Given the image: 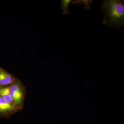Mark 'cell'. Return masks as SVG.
Instances as JSON below:
<instances>
[{"mask_svg":"<svg viewBox=\"0 0 124 124\" xmlns=\"http://www.w3.org/2000/svg\"><path fill=\"white\" fill-rule=\"evenodd\" d=\"M104 19L103 23L110 27L120 28L124 24V1L104 0L101 6Z\"/></svg>","mask_w":124,"mask_h":124,"instance_id":"obj_1","label":"cell"},{"mask_svg":"<svg viewBox=\"0 0 124 124\" xmlns=\"http://www.w3.org/2000/svg\"><path fill=\"white\" fill-rule=\"evenodd\" d=\"M9 92L13 100L16 104H20L22 100V92L20 86L16 84H14L9 87Z\"/></svg>","mask_w":124,"mask_h":124,"instance_id":"obj_2","label":"cell"},{"mask_svg":"<svg viewBox=\"0 0 124 124\" xmlns=\"http://www.w3.org/2000/svg\"><path fill=\"white\" fill-rule=\"evenodd\" d=\"M0 96L2 97L6 101L12 105L11 103L13 102L10 94L9 87L0 89Z\"/></svg>","mask_w":124,"mask_h":124,"instance_id":"obj_3","label":"cell"},{"mask_svg":"<svg viewBox=\"0 0 124 124\" xmlns=\"http://www.w3.org/2000/svg\"><path fill=\"white\" fill-rule=\"evenodd\" d=\"M11 76L5 72H0V85H5L9 84L12 81Z\"/></svg>","mask_w":124,"mask_h":124,"instance_id":"obj_4","label":"cell"},{"mask_svg":"<svg viewBox=\"0 0 124 124\" xmlns=\"http://www.w3.org/2000/svg\"><path fill=\"white\" fill-rule=\"evenodd\" d=\"M13 109L12 105L7 103L0 96V112H4Z\"/></svg>","mask_w":124,"mask_h":124,"instance_id":"obj_5","label":"cell"},{"mask_svg":"<svg viewBox=\"0 0 124 124\" xmlns=\"http://www.w3.org/2000/svg\"><path fill=\"white\" fill-rule=\"evenodd\" d=\"M93 1L92 0H75L72 1V3L74 4L84 5L85 9L86 10H89L91 9L90 6Z\"/></svg>","mask_w":124,"mask_h":124,"instance_id":"obj_6","label":"cell"},{"mask_svg":"<svg viewBox=\"0 0 124 124\" xmlns=\"http://www.w3.org/2000/svg\"><path fill=\"white\" fill-rule=\"evenodd\" d=\"M72 1V0H63L61 3V9L63 11V13L64 15L68 14L69 12L68 11L69 5L71 2Z\"/></svg>","mask_w":124,"mask_h":124,"instance_id":"obj_7","label":"cell"}]
</instances>
